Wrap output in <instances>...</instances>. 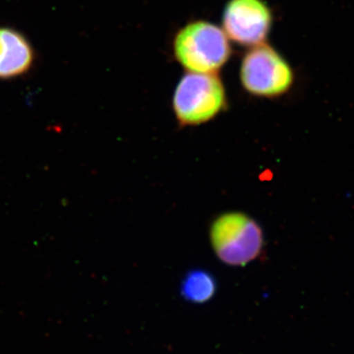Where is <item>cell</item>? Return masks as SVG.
<instances>
[{
  "label": "cell",
  "instance_id": "cell-1",
  "mask_svg": "<svg viewBox=\"0 0 354 354\" xmlns=\"http://www.w3.org/2000/svg\"><path fill=\"white\" fill-rule=\"evenodd\" d=\"M177 62L189 72L215 74L232 55L230 39L218 26L207 21L189 23L174 41Z\"/></svg>",
  "mask_w": 354,
  "mask_h": 354
},
{
  "label": "cell",
  "instance_id": "cell-4",
  "mask_svg": "<svg viewBox=\"0 0 354 354\" xmlns=\"http://www.w3.org/2000/svg\"><path fill=\"white\" fill-rule=\"evenodd\" d=\"M241 81L249 94L277 97L290 91L295 81L285 58L266 44L253 46L241 62Z\"/></svg>",
  "mask_w": 354,
  "mask_h": 354
},
{
  "label": "cell",
  "instance_id": "cell-3",
  "mask_svg": "<svg viewBox=\"0 0 354 354\" xmlns=\"http://www.w3.org/2000/svg\"><path fill=\"white\" fill-rule=\"evenodd\" d=\"M225 86L216 74L188 72L177 84L174 111L181 127H195L215 118L225 108Z\"/></svg>",
  "mask_w": 354,
  "mask_h": 354
},
{
  "label": "cell",
  "instance_id": "cell-5",
  "mask_svg": "<svg viewBox=\"0 0 354 354\" xmlns=\"http://www.w3.org/2000/svg\"><path fill=\"white\" fill-rule=\"evenodd\" d=\"M272 22L271 10L263 0H230L223 11V31L241 46L264 44Z\"/></svg>",
  "mask_w": 354,
  "mask_h": 354
},
{
  "label": "cell",
  "instance_id": "cell-2",
  "mask_svg": "<svg viewBox=\"0 0 354 354\" xmlns=\"http://www.w3.org/2000/svg\"><path fill=\"white\" fill-rule=\"evenodd\" d=\"M209 239L216 257L232 267H241L258 259L264 247V234L259 223L239 212L218 216L209 228Z\"/></svg>",
  "mask_w": 354,
  "mask_h": 354
},
{
  "label": "cell",
  "instance_id": "cell-7",
  "mask_svg": "<svg viewBox=\"0 0 354 354\" xmlns=\"http://www.w3.org/2000/svg\"><path fill=\"white\" fill-rule=\"evenodd\" d=\"M215 277L205 270L195 269L188 272L181 281V297L191 304H206L216 292Z\"/></svg>",
  "mask_w": 354,
  "mask_h": 354
},
{
  "label": "cell",
  "instance_id": "cell-6",
  "mask_svg": "<svg viewBox=\"0 0 354 354\" xmlns=\"http://www.w3.org/2000/svg\"><path fill=\"white\" fill-rule=\"evenodd\" d=\"M36 53L23 32L0 26V80H11L29 73Z\"/></svg>",
  "mask_w": 354,
  "mask_h": 354
}]
</instances>
